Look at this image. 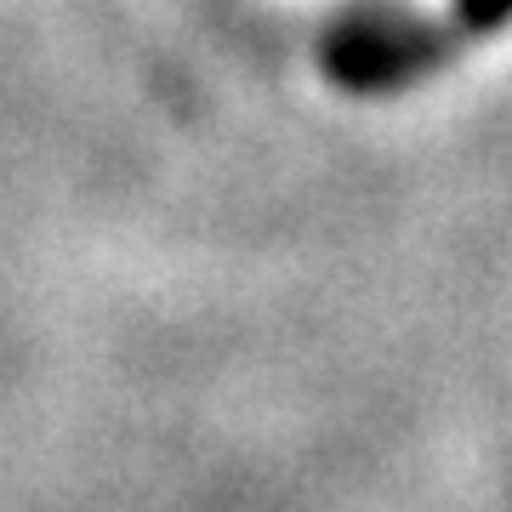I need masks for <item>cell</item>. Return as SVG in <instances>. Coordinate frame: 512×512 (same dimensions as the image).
<instances>
[{"label":"cell","mask_w":512,"mask_h":512,"mask_svg":"<svg viewBox=\"0 0 512 512\" xmlns=\"http://www.w3.org/2000/svg\"><path fill=\"white\" fill-rule=\"evenodd\" d=\"M512 12V0H467V18L473 23H495V18H507Z\"/></svg>","instance_id":"1"}]
</instances>
